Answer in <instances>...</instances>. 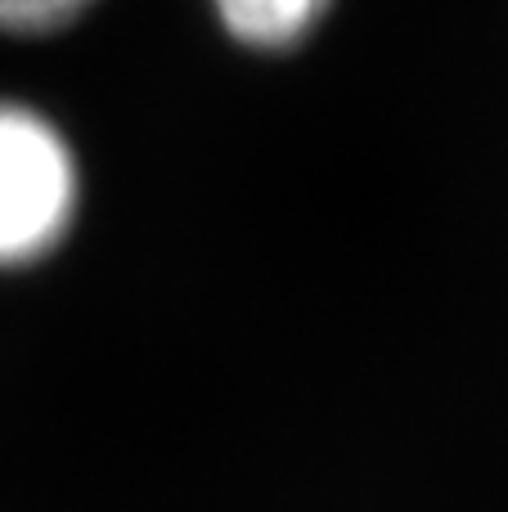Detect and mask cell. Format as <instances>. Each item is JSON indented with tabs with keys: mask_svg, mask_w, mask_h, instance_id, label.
<instances>
[{
	"mask_svg": "<svg viewBox=\"0 0 508 512\" xmlns=\"http://www.w3.org/2000/svg\"><path fill=\"white\" fill-rule=\"evenodd\" d=\"M77 216V149L50 113L0 95V270H27L54 256Z\"/></svg>",
	"mask_w": 508,
	"mask_h": 512,
	"instance_id": "obj_1",
	"label": "cell"
},
{
	"mask_svg": "<svg viewBox=\"0 0 508 512\" xmlns=\"http://www.w3.org/2000/svg\"><path fill=\"white\" fill-rule=\"evenodd\" d=\"M212 9L230 41L257 54H284L324 23L333 0H212Z\"/></svg>",
	"mask_w": 508,
	"mask_h": 512,
	"instance_id": "obj_2",
	"label": "cell"
},
{
	"mask_svg": "<svg viewBox=\"0 0 508 512\" xmlns=\"http://www.w3.org/2000/svg\"><path fill=\"white\" fill-rule=\"evenodd\" d=\"M99 0H0V32L5 36H50L86 18Z\"/></svg>",
	"mask_w": 508,
	"mask_h": 512,
	"instance_id": "obj_3",
	"label": "cell"
}]
</instances>
